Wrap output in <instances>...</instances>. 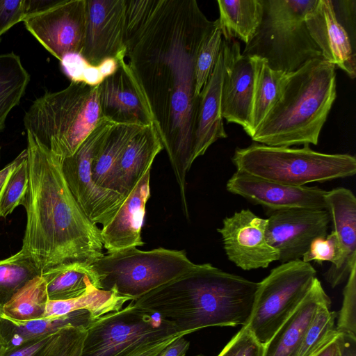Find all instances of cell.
<instances>
[{
  "mask_svg": "<svg viewBox=\"0 0 356 356\" xmlns=\"http://www.w3.org/2000/svg\"><path fill=\"white\" fill-rule=\"evenodd\" d=\"M125 62L151 116L187 207L199 99L195 64L217 23L195 0H126Z\"/></svg>",
  "mask_w": 356,
  "mask_h": 356,
  "instance_id": "obj_1",
  "label": "cell"
},
{
  "mask_svg": "<svg viewBox=\"0 0 356 356\" xmlns=\"http://www.w3.org/2000/svg\"><path fill=\"white\" fill-rule=\"evenodd\" d=\"M26 134L29 179L21 250L33 257L42 275L74 262L92 264L104 254L100 229L72 195L60 160Z\"/></svg>",
  "mask_w": 356,
  "mask_h": 356,
  "instance_id": "obj_2",
  "label": "cell"
},
{
  "mask_svg": "<svg viewBox=\"0 0 356 356\" xmlns=\"http://www.w3.org/2000/svg\"><path fill=\"white\" fill-rule=\"evenodd\" d=\"M259 282L211 264L151 290L134 304L159 314L184 335L213 326H245L252 313Z\"/></svg>",
  "mask_w": 356,
  "mask_h": 356,
  "instance_id": "obj_3",
  "label": "cell"
},
{
  "mask_svg": "<svg viewBox=\"0 0 356 356\" xmlns=\"http://www.w3.org/2000/svg\"><path fill=\"white\" fill-rule=\"evenodd\" d=\"M335 68L314 58L289 73L280 98L251 139L275 147L316 145L337 97Z\"/></svg>",
  "mask_w": 356,
  "mask_h": 356,
  "instance_id": "obj_4",
  "label": "cell"
},
{
  "mask_svg": "<svg viewBox=\"0 0 356 356\" xmlns=\"http://www.w3.org/2000/svg\"><path fill=\"white\" fill-rule=\"evenodd\" d=\"M97 87L71 81L37 98L24 116L26 133L59 160L72 156L103 117Z\"/></svg>",
  "mask_w": 356,
  "mask_h": 356,
  "instance_id": "obj_5",
  "label": "cell"
},
{
  "mask_svg": "<svg viewBox=\"0 0 356 356\" xmlns=\"http://www.w3.org/2000/svg\"><path fill=\"white\" fill-rule=\"evenodd\" d=\"M236 171L291 186H304L353 176L356 159L348 154L316 152L309 145L300 148L257 143L236 148L232 158Z\"/></svg>",
  "mask_w": 356,
  "mask_h": 356,
  "instance_id": "obj_6",
  "label": "cell"
},
{
  "mask_svg": "<svg viewBox=\"0 0 356 356\" xmlns=\"http://www.w3.org/2000/svg\"><path fill=\"white\" fill-rule=\"evenodd\" d=\"M262 1L261 22L242 55L261 58L271 69L286 73L312 59L323 58L305 22L317 0Z\"/></svg>",
  "mask_w": 356,
  "mask_h": 356,
  "instance_id": "obj_7",
  "label": "cell"
},
{
  "mask_svg": "<svg viewBox=\"0 0 356 356\" xmlns=\"http://www.w3.org/2000/svg\"><path fill=\"white\" fill-rule=\"evenodd\" d=\"M195 264L184 250L158 248L145 251L134 247L106 252L91 266L98 277L99 289L135 300Z\"/></svg>",
  "mask_w": 356,
  "mask_h": 356,
  "instance_id": "obj_8",
  "label": "cell"
},
{
  "mask_svg": "<svg viewBox=\"0 0 356 356\" xmlns=\"http://www.w3.org/2000/svg\"><path fill=\"white\" fill-rule=\"evenodd\" d=\"M316 278V271L302 259L282 263L259 282L246 327L264 346L296 311Z\"/></svg>",
  "mask_w": 356,
  "mask_h": 356,
  "instance_id": "obj_9",
  "label": "cell"
},
{
  "mask_svg": "<svg viewBox=\"0 0 356 356\" xmlns=\"http://www.w3.org/2000/svg\"><path fill=\"white\" fill-rule=\"evenodd\" d=\"M133 301L101 316L86 329L81 356H128L146 345L184 335L159 314L136 306Z\"/></svg>",
  "mask_w": 356,
  "mask_h": 356,
  "instance_id": "obj_10",
  "label": "cell"
},
{
  "mask_svg": "<svg viewBox=\"0 0 356 356\" xmlns=\"http://www.w3.org/2000/svg\"><path fill=\"white\" fill-rule=\"evenodd\" d=\"M117 124L102 117L71 156L60 160L63 177L81 209L94 224L108 222L126 197L97 186L92 177V162Z\"/></svg>",
  "mask_w": 356,
  "mask_h": 356,
  "instance_id": "obj_11",
  "label": "cell"
},
{
  "mask_svg": "<svg viewBox=\"0 0 356 356\" xmlns=\"http://www.w3.org/2000/svg\"><path fill=\"white\" fill-rule=\"evenodd\" d=\"M26 29L60 61L81 54L88 24L87 0L53 1L47 8L25 16Z\"/></svg>",
  "mask_w": 356,
  "mask_h": 356,
  "instance_id": "obj_12",
  "label": "cell"
},
{
  "mask_svg": "<svg viewBox=\"0 0 356 356\" xmlns=\"http://www.w3.org/2000/svg\"><path fill=\"white\" fill-rule=\"evenodd\" d=\"M267 214L266 239L282 264L301 259L314 239L327 236L330 223L326 209L293 208Z\"/></svg>",
  "mask_w": 356,
  "mask_h": 356,
  "instance_id": "obj_13",
  "label": "cell"
},
{
  "mask_svg": "<svg viewBox=\"0 0 356 356\" xmlns=\"http://www.w3.org/2000/svg\"><path fill=\"white\" fill-rule=\"evenodd\" d=\"M267 219L242 209L222 220L217 229L227 259L245 270L266 268L279 261V252L267 241Z\"/></svg>",
  "mask_w": 356,
  "mask_h": 356,
  "instance_id": "obj_14",
  "label": "cell"
},
{
  "mask_svg": "<svg viewBox=\"0 0 356 356\" xmlns=\"http://www.w3.org/2000/svg\"><path fill=\"white\" fill-rule=\"evenodd\" d=\"M224 76L221 92L222 115L228 123L242 127L251 138L255 67L253 57L241 54L236 39L222 38Z\"/></svg>",
  "mask_w": 356,
  "mask_h": 356,
  "instance_id": "obj_15",
  "label": "cell"
},
{
  "mask_svg": "<svg viewBox=\"0 0 356 356\" xmlns=\"http://www.w3.org/2000/svg\"><path fill=\"white\" fill-rule=\"evenodd\" d=\"M88 24L81 56L91 65L125 56L126 0H87Z\"/></svg>",
  "mask_w": 356,
  "mask_h": 356,
  "instance_id": "obj_16",
  "label": "cell"
},
{
  "mask_svg": "<svg viewBox=\"0 0 356 356\" xmlns=\"http://www.w3.org/2000/svg\"><path fill=\"white\" fill-rule=\"evenodd\" d=\"M227 190L267 212L293 208L325 209L327 191L317 186H291L236 171L228 179Z\"/></svg>",
  "mask_w": 356,
  "mask_h": 356,
  "instance_id": "obj_17",
  "label": "cell"
},
{
  "mask_svg": "<svg viewBox=\"0 0 356 356\" xmlns=\"http://www.w3.org/2000/svg\"><path fill=\"white\" fill-rule=\"evenodd\" d=\"M305 22L310 37L323 58L343 70L350 79L356 76L355 46L339 22L331 0H317L306 14Z\"/></svg>",
  "mask_w": 356,
  "mask_h": 356,
  "instance_id": "obj_18",
  "label": "cell"
},
{
  "mask_svg": "<svg viewBox=\"0 0 356 356\" xmlns=\"http://www.w3.org/2000/svg\"><path fill=\"white\" fill-rule=\"evenodd\" d=\"M116 71L97 87L103 117L115 123H152L151 116L130 74L125 58L117 60Z\"/></svg>",
  "mask_w": 356,
  "mask_h": 356,
  "instance_id": "obj_19",
  "label": "cell"
},
{
  "mask_svg": "<svg viewBox=\"0 0 356 356\" xmlns=\"http://www.w3.org/2000/svg\"><path fill=\"white\" fill-rule=\"evenodd\" d=\"M150 170L137 182L112 217L100 229L103 247L112 252L144 245L141 228L150 197Z\"/></svg>",
  "mask_w": 356,
  "mask_h": 356,
  "instance_id": "obj_20",
  "label": "cell"
},
{
  "mask_svg": "<svg viewBox=\"0 0 356 356\" xmlns=\"http://www.w3.org/2000/svg\"><path fill=\"white\" fill-rule=\"evenodd\" d=\"M325 202L341 250L339 268L324 275L334 288L346 281L356 267V197L350 189L337 187L327 192Z\"/></svg>",
  "mask_w": 356,
  "mask_h": 356,
  "instance_id": "obj_21",
  "label": "cell"
},
{
  "mask_svg": "<svg viewBox=\"0 0 356 356\" xmlns=\"http://www.w3.org/2000/svg\"><path fill=\"white\" fill-rule=\"evenodd\" d=\"M223 76L224 58L220 49L214 68L200 94L194 160L204 154L216 140L227 137L221 106Z\"/></svg>",
  "mask_w": 356,
  "mask_h": 356,
  "instance_id": "obj_22",
  "label": "cell"
},
{
  "mask_svg": "<svg viewBox=\"0 0 356 356\" xmlns=\"http://www.w3.org/2000/svg\"><path fill=\"white\" fill-rule=\"evenodd\" d=\"M325 303L331 301L316 277L296 311L264 346L262 356H297L310 322Z\"/></svg>",
  "mask_w": 356,
  "mask_h": 356,
  "instance_id": "obj_23",
  "label": "cell"
},
{
  "mask_svg": "<svg viewBox=\"0 0 356 356\" xmlns=\"http://www.w3.org/2000/svg\"><path fill=\"white\" fill-rule=\"evenodd\" d=\"M163 145L153 123L145 126L128 143L117 166V191L124 197L149 170Z\"/></svg>",
  "mask_w": 356,
  "mask_h": 356,
  "instance_id": "obj_24",
  "label": "cell"
},
{
  "mask_svg": "<svg viewBox=\"0 0 356 356\" xmlns=\"http://www.w3.org/2000/svg\"><path fill=\"white\" fill-rule=\"evenodd\" d=\"M97 319L86 309L74 311L60 316L44 317L26 321H15L1 316L0 334L2 351L58 332L65 327L87 329Z\"/></svg>",
  "mask_w": 356,
  "mask_h": 356,
  "instance_id": "obj_25",
  "label": "cell"
},
{
  "mask_svg": "<svg viewBox=\"0 0 356 356\" xmlns=\"http://www.w3.org/2000/svg\"><path fill=\"white\" fill-rule=\"evenodd\" d=\"M145 127L137 123L114 125L92 162V177L97 186L118 193L115 172L119 161L129 141Z\"/></svg>",
  "mask_w": 356,
  "mask_h": 356,
  "instance_id": "obj_26",
  "label": "cell"
},
{
  "mask_svg": "<svg viewBox=\"0 0 356 356\" xmlns=\"http://www.w3.org/2000/svg\"><path fill=\"white\" fill-rule=\"evenodd\" d=\"M220 26L225 40L238 38L247 44L263 15L262 0H218Z\"/></svg>",
  "mask_w": 356,
  "mask_h": 356,
  "instance_id": "obj_27",
  "label": "cell"
},
{
  "mask_svg": "<svg viewBox=\"0 0 356 356\" xmlns=\"http://www.w3.org/2000/svg\"><path fill=\"white\" fill-rule=\"evenodd\" d=\"M46 282L49 300L78 298L92 287L99 289L98 277L91 264L74 262L42 275Z\"/></svg>",
  "mask_w": 356,
  "mask_h": 356,
  "instance_id": "obj_28",
  "label": "cell"
},
{
  "mask_svg": "<svg viewBox=\"0 0 356 356\" xmlns=\"http://www.w3.org/2000/svg\"><path fill=\"white\" fill-rule=\"evenodd\" d=\"M253 58L255 77L252 127L254 135L255 131L280 98L289 73L274 70L263 59L258 57Z\"/></svg>",
  "mask_w": 356,
  "mask_h": 356,
  "instance_id": "obj_29",
  "label": "cell"
},
{
  "mask_svg": "<svg viewBox=\"0 0 356 356\" xmlns=\"http://www.w3.org/2000/svg\"><path fill=\"white\" fill-rule=\"evenodd\" d=\"M132 300L118 295L113 291H105L92 287L82 296L67 300H49L44 317L63 316L70 312L86 309L99 318L108 313L123 308L127 301Z\"/></svg>",
  "mask_w": 356,
  "mask_h": 356,
  "instance_id": "obj_30",
  "label": "cell"
},
{
  "mask_svg": "<svg viewBox=\"0 0 356 356\" xmlns=\"http://www.w3.org/2000/svg\"><path fill=\"white\" fill-rule=\"evenodd\" d=\"M29 80L19 56L13 52L0 54V131L9 113L19 104Z\"/></svg>",
  "mask_w": 356,
  "mask_h": 356,
  "instance_id": "obj_31",
  "label": "cell"
},
{
  "mask_svg": "<svg viewBox=\"0 0 356 356\" xmlns=\"http://www.w3.org/2000/svg\"><path fill=\"white\" fill-rule=\"evenodd\" d=\"M48 301L46 282L41 275L19 290L3 307L1 314L15 321L42 318L44 317Z\"/></svg>",
  "mask_w": 356,
  "mask_h": 356,
  "instance_id": "obj_32",
  "label": "cell"
},
{
  "mask_svg": "<svg viewBox=\"0 0 356 356\" xmlns=\"http://www.w3.org/2000/svg\"><path fill=\"white\" fill-rule=\"evenodd\" d=\"M41 275L33 257L22 250L0 260V310L30 281Z\"/></svg>",
  "mask_w": 356,
  "mask_h": 356,
  "instance_id": "obj_33",
  "label": "cell"
},
{
  "mask_svg": "<svg viewBox=\"0 0 356 356\" xmlns=\"http://www.w3.org/2000/svg\"><path fill=\"white\" fill-rule=\"evenodd\" d=\"M330 305L325 303L318 308L306 330L297 356H311L336 331L337 313L330 310Z\"/></svg>",
  "mask_w": 356,
  "mask_h": 356,
  "instance_id": "obj_34",
  "label": "cell"
},
{
  "mask_svg": "<svg viewBox=\"0 0 356 356\" xmlns=\"http://www.w3.org/2000/svg\"><path fill=\"white\" fill-rule=\"evenodd\" d=\"M28 157L12 172L0 190V217L6 218L22 205L29 185Z\"/></svg>",
  "mask_w": 356,
  "mask_h": 356,
  "instance_id": "obj_35",
  "label": "cell"
},
{
  "mask_svg": "<svg viewBox=\"0 0 356 356\" xmlns=\"http://www.w3.org/2000/svg\"><path fill=\"white\" fill-rule=\"evenodd\" d=\"M222 42L219 20L202 44L195 64V95L200 94L216 65Z\"/></svg>",
  "mask_w": 356,
  "mask_h": 356,
  "instance_id": "obj_36",
  "label": "cell"
},
{
  "mask_svg": "<svg viewBox=\"0 0 356 356\" xmlns=\"http://www.w3.org/2000/svg\"><path fill=\"white\" fill-rule=\"evenodd\" d=\"M302 260L307 263L315 261L318 264L324 261L331 262L330 267L324 275L337 270L340 266L341 250L335 232L332 230L325 237L314 239L303 254Z\"/></svg>",
  "mask_w": 356,
  "mask_h": 356,
  "instance_id": "obj_37",
  "label": "cell"
},
{
  "mask_svg": "<svg viewBox=\"0 0 356 356\" xmlns=\"http://www.w3.org/2000/svg\"><path fill=\"white\" fill-rule=\"evenodd\" d=\"M336 330L356 335V267L346 280Z\"/></svg>",
  "mask_w": 356,
  "mask_h": 356,
  "instance_id": "obj_38",
  "label": "cell"
},
{
  "mask_svg": "<svg viewBox=\"0 0 356 356\" xmlns=\"http://www.w3.org/2000/svg\"><path fill=\"white\" fill-rule=\"evenodd\" d=\"M86 329L68 327L58 331L47 356H81Z\"/></svg>",
  "mask_w": 356,
  "mask_h": 356,
  "instance_id": "obj_39",
  "label": "cell"
},
{
  "mask_svg": "<svg viewBox=\"0 0 356 356\" xmlns=\"http://www.w3.org/2000/svg\"><path fill=\"white\" fill-rule=\"evenodd\" d=\"M263 349L264 346L243 326L217 356H262Z\"/></svg>",
  "mask_w": 356,
  "mask_h": 356,
  "instance_id": "obj_40",
  "label": "cell"
},
{
  "mask_svg": "<svg viewBox=\"0 0 356 356\" xmlns=\"http://www.w3.org/2000/svg\"><path fill=\"white\" fill-rule=\"evenodd\" d=\"M26 15V0H0L1 36Z\"/></svg>",
  "mask_w": 356,
  "mask_h": 356,
  "instance_id": "obj_41",
  "label": "cell"
},
{
  "mask_svg": "<svg viewBox=\"0 0 356 356\" xmlns=\"http://www.w3.org/2000/svg\"><path fill=\"white\" fill-rule=\"evenodd\" d=\"M58 332L3 350L0 356H47Z\"/></svg>",
  "mask_w": 356,
  "mask_h": 356,
  "instance_id": "obj_42",
  "label": "cell"
},
{
  "mask_svg": "<svg viewBox=\"0 0 356 356\" xmlns=\"http://www.w3.org/2000/svg\"><path fill=\"white\" fill-rule=\"evenodd\" d=\"M65 73L71 81L82 82L83 73L89 63L79 54L65 55L60 60Z\"/></svg>",
  "mask_w": 356,
  "mask_h": 356,
  "instance_id": "obj_43",
  "label": "cell"
},
{
  "mask_svg": "<svg viewBox=\"0 0 356 356\" xmlns=\"http://www.w3.org/2000/svg\"><path fill=\"white\" fill-rule=\"evenodd\" d=\"M336 341L339 356H356L355 334L338 332Z\"/></svg>",
  "mask_w": 356,
  "mask_h": 356,
  "instance_id": "obj_44",
  "label": "cell"
},
{
  "mask_svg": "<svg viewBox=\"0 0 356 356\" xmlns=\"http://www.w3.org/2000/svg\"><path fill=\"white\" fill-rule=\"evenodd\" d=\"M181 334L171 336L159 341L146 345L136 350L128 356H158L161 351L175 339Z\"/></svg>",
  "mask_w": 356,
  "mask_h": 356,
  "instance_id": "obj_45",
  "label": "cell"
},
{
  "mask_svg": "<svg viewBox=\"0 0 356 356\" xmlns=\"http://www.w3.org/2000/svg\"><path fill=\"white\" fill-rule=\"evenodd\" d=\"M190 342L179 336L169 343L158 356H186Z\"/></svg>",
  "mask_w": 356,
  "mask_h": 356,
  "instance_id": "obj_46",
  "label": "cell"
},
{
  "mask_svg": "<svg viewBox=\"0 0 356 356\" xmlns=\"http://www.w3.org/2000/svg\"><path fill=\"white\" fill-rule=\"evenodd\" d=\"M27 157L28 153L26 149H25L21 152L12 162L0 170V190L5 184L12 172Z\"/></svg>",
  "mask_w": 356,
  "mask_h": 356,
  "instance_id": "obj_47",
  "label": "cell"
},
{
  "mask_svg": "<svg viewBox=\"0 0 356 356\" xmlns=\"http://www.w3.org/2000/svg\"><path fill=\"white\" fill-rule=\"evenodd\" d=\"M338 332L336 330L332 335L311 356H335L337 347V337Z\"/></svg>",
  "mask_w": 356,
  "mask_h": 356,
  "instance_id": "obj_48",
  "label": "cell"
},
{
  "mask_svg": "<svg viewBox=\"0 0 356 356\" xmlns=\"http://www.w3.org/2000/svg\"><path fill=\"white\" fill-rule=\"evenodd\" d=\"M104 79L113 74L117 70L118 63L115 58H107L104 60L97 65Z\"/></svg>",
  "mask_w": 356,
  "mask_h": 356,
  "instance_id": "obj_49",
  "label": "cell"
},
{
  "mask_svg": "<svg viewBox=\"0 0 356 356\" xmlns=\"http://www.w3.org/2000/svg\"><path fill=\"white\" fill-rule=\"evenodd\" d=\"M1 310H0V319H1ZM2 349H3V346H2V341H1V334H0V355L2 352Z\"/></svg>",
  "mask_w": 356,
  "mask_h": 356,
  "instance_id": "obj_50",
  "label": "cell"
},
{
  "mask_svg": "<svg viewBox=\"0 0 356 356\" xmlns=\"http://www.w3.org/2000/svg\"><path fill=\"white\" fill-rule=\"evenodd\" d=\"M335 356H339L338 350L337 351V353H336V355H335Z\"/></svg>",
  "mask_w": 356,
  "mask_h": 356,
  "instance_id": "obj_51",
  "label": "cell"
}]
</instances>
